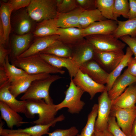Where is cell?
I'll list each match as a JSON object with an SVG mask.
<instances>
[{
  "instance_id": "1",
  "label": "cell",
  "mask_w": 136,
  "mask_h": 136,
  "mask_svg": "<svg viewBox=\"0 0 136 136\" xmlns=\"http://www.w3.org/2000/svg\"><path fill=\"white\" fill-rule=\"evenodd\" d=\"M11 63L22 69L28 74L43 73H59L63 74L65 71L55 68L45 61L39 54L26 57L11 60Z\"/></svg>"
},
{
  "instance_id": "2",
  "label": "cell",
  "mask_w": 136,
  "mask_h": 136,
  "mask_svg": "<svg viewBox=\"0 0 136 136\" xmlns=\"http://www.w3.org/2000/svg\"><path fill=\"white\" fill-rule=\"evenodd\" d=\"M26 112L24 114L28 118H32L37 114L38 119L31 123L37 125H45L52 122L56 118L58 112L55 105L46 103L42 99H31L26 100Z\"/></svg>"
},
{
  "instance_id": "3",
  "label": "cell",
  "mask_w": 136,
  "mask_h": 136,
  "mask_svg": "<svg viewBox=\"0 0 136 136\" xmlns=\"http://www.w3.org/2000/svg\"><path fill=\"white\" fill-rule=\"evenodd\" d=\"M62 78L57 75H51L46 78L34 81L20 99L21 100L44 99L47 104H54L49 95V90L51 84Z\"/></svg>"
},
{
  "instance_id": "4",
  "label": "cell",
  "mask_w": 136,
  "mask_h": 136,
  "mask_svg": "<svg viewBox=\"0 0 136 136\" xmlns=\"http://www.w3.org/2000/svg\"><path fill=\"white\" fill-rule=\"evenodd\" d=\"M26 9L35 22L55 18L58 14L56 0H31Z\"/></svg>"
},
{
  "instance_id": "5",
  "label": "cell",
  "mask_w": 136,
  "mask_h": 136,
  "mask_svg": "<svg viewBox=\"0 0 136 136\" xmlns=\"http://www.w3.org/2000/svg\"><path fill=\"white\" fill-rule=\"evenodd\" d=\"M84 92L80 87L76 86L71 79L69 86L65 91V97L60 103L55 105L57 111L66 108L67 111L72 114H79L84 106L85 102L81 100Z\"/></svg>"
},
{
  "instance_id": "6",
  "label": "cell",
  "mask_w": 136,
  "mask_h": 136,
  "mask_svg": "<svg viewBox=\"0 0 136 136\" xmlns=\"http://www.w3.org/2000/svg\"><path fill=\"white\" fill-rule=\"evenodd\" d=\"M85 39L90 43L95 50L100 51L123 50L126 44L112 34L88 36Z\"/></svg>"
},
{
  "instance_id": "7",
  "label": "cell",
  "mask_w": 136,
  "mask_h": 136,
  "mask_svg": "<svg viewBox=\"0 0 136 136\" xmlns=\"http://www.w3.org/2000/svg\"><path fill=\"white\" fill-rule=\"evenodd\" d=\"M110 114L115 117L122 131L127 135L131 136L132 126L136 117V106L122 108L112 105Z\"/></svg>"
},
{
  "instance_id": "8",
  "label": "cell",
  "mask_w": 136,
  "mask_h": 136,
  "mask_svg": "<svg viewBox=\"0 0 136 136\" xmlns=\"http://www.w3.org/2000/svg\"><path fill=\"white\" fill-rule=\"evenodd\" d=\"M97 115L94 130L103 132L107 129L108 122L112 106L106 89L99 96L98 99Z\"/></svg>"
},
{
  "instance_id": "9",
  "label": "cell",
  "mask_w": 136,
  "mask_h": 136,
  "mask_svg": "<svg viewBox=\"0 0 136 136\" xmlns=\"http://www.w3.org/2000/svg\"><path fill=\"white\" fill-rule=\"evenodd\" d=\"M125 54L123 51H100L95 50L93 59L109 73L120 63Z\"/></svg>"
},
{
  "instance_id": "10",
  "label": "cell",
  "mask_w": 136,
  "mask_h": 136,
  "mask_svg": "<svg viewBox=\"0 0 136 136\" xmlns=\"http://www.w3.org/2000/svg\"><path fill=\"white\" fill-rule=\"evenodd\" d=\"M71 48V58L79 68L84 63L93 59L95 49L92 45L85 39Z\"/></svg>"
},
{
  "instance_id": "11",
  "label": "cell",
  "mask_w": 136,
  "mask_h": 136,
  "mask_svg": "<svg viewBox=\"0 0 136 136\" xmlns=\"http://www.w3.org/2000/svg\"><path fill=\"white\" fill-rule=\"evenodd\" d=\"M72 79L76 86L81 88L84 92L89 93L91 99H93L96 93H102L106 89L104 85L97 83L80 70L75 76Z\"/></svg>"
},
{
  "instance_id": "12",
  "label": "cell",
  "mask_w": 136,
  "mask_h": 136,
  "mask_svg": "<svg viewBox=\"0 0 136 136\" xmlns=\"http://www.w3.org/2000/svg\"><path fill=\"white\" fill-rule=\"evenodd\" d=\"M65 118L64 115L62 114L56 117L52 122L49 124L45 125L36 124L34 126L24 129H17L3 128L1 124L0 128V135L5 136L10 133L20 132L27 134L31 136H42L45 134H47L50 127H54L57 122L63 120Z\"/></svg>"
},
{
  "instance_id": "13",
  "label": "cell",
  "mask_w": 136,
  "mask_h": 136,
  "mask_svg": "<svg viewBox=\"0 0 136 136\" xmlns=\"http://www.w3.org/2000/svg\"><path fill=\"white\" fill-rule=\"evenodd\" d=\"M46 62L52 66L59 69L63 67L67 70L71 79L74 78L79 70L71 58L59 57L42 53L39 54Z\"/></svg>"
},
{
  "instance_id": "14",
  "label": "cell",
  "mask_w": 136,
  "mask_h": 136,
  "mask_svg": "<svg viewBox=\"0 0 136 136\" xmlns=\"http://www.w3.org/2000/svg\"><path fill=\"white\" fill-rule=\"evenodd\" d=\"M79 69L97 83L103 85L107 84L109 73L104 70L93 59L84 63L79 67Z\"/></svg>"
},
{
  "instance_id": "15",
  "label": "cell",
  "mask_w": 136,
  "mask_h": 136,
  "mask_svg": "<svg viewBox=\"0 0 136 136\" xmlns=\"http://www.w3.org/2000/svg\"><path fill=\"white\" fill-rule=\"evenodd\" d=\"M47 73L28 74L11 82L9 90L15 97L25 93L34 81L46 78L51 75Z\"/></svg>"
},
{
  "instance_id": "16",
  "label": "cell",
  "mask_w": 136,
  "mask_h": 136,
  "mask_svg": "<svg viewBox=\"0 0 136 136\" xmlns=\"http://www.w3.org/2000/svg\"><path fill=\"white\" fill-rule=\"evenodd\" d=\"M118 25L117 21L106 19L95 22L82 29L83 36L97 35L112 34Z\"/></svg>"
},
{
  "instance_id": "17",
  "label": "cell",
  "mask_w": 136,
  "mask_h": 136,
  "mask_svg": "<svg viewBox=\"0 0 136 136\" xmlns=\"http://www.w3.org/2000/svg\"><path fill=\"white\" fill-rule=\"evenodd\" d=\"M10 83L9 81L0 86V101L4 102L18 113L25 114L27 101L19 100L16 99L9 90Z\"/></svg>"
},
{
  "instance_id": "18",
  "label": "cell",
  "mask_w": 136,
  "mask_h": 136,
  "mask_svg": "<svg viewBox=\"0 0 136 136\" xmlns=\"http://www.w3.org/2000/svg\"><path fill=\"white\" fill-rule=\"evenodd\" d=\"M136 83V77L129 74L127 69L115 80L111 89L108 91V96L112 101L119 96L126 88Z\"/></svg>"
},
{
  "instance_id": "19",
  "label": "cell",
  "mask_w": 136,
  "mask_h": 136,
  "mask_svg": "<svg viewBox=\"0 0 136 136\" xmlns=\"http://www.w3.org/2000/svg\"><path fill=\"white\" fill-rule=\"evenodd\" d=\"M33 36L32 33L24 35H15L12 37L10 45L11 60L15 59L29 47Z\"/></svg>"
},
{
  "instance_id": "20",
  "label": "cell",
  "mask_w": 136,
  "mask_h": 136,
  "mask_svg": "<svg viewBox=\"0 0 136 136\" xmlns=\"http://www.w3.org/2000/svg\"><path fill=\"white\" fill-rule=\"evenodd\" d=\"M58 35L39 37L31 44L28 49L17 59L23 58L39 54L58 41Z\"/></svg>"
},
{
  "instance_id": "21",
  "label": "cell",
  "mask_w": 136,
  "mask_h": 136,
  "mask_svg": "<svg viewBox=\"0 0 136 136\" xmlns=\"http://www.w3.org/2000/svg\"><path fill=\"white\" fill-rule=\"evenodd\" d=\"M13 23L16 35H24L31 33L35 22L30 17L26 9L20 11L14 16Z\"/></svg>"
},
{
  "instance_id": "22",
  "label": "cell",
  "mask_w": 136,
  "mask_h": 136,
  "mask_svg": "<svg viewBox=\"0 0 136 136\" xmlns=\"http://www.w3.org/2000/svg\"><path fill=\"white\" fill-rule=\"evenodd\" d=\"M82 30L81 28L74 27L58 28V40L71 47L85 39L83 36Z\"/></svg>"
},
{
  "instance_id": "23",
  "label": "cell",
  "mask_w": 136,
  "mask_h": 136,
  "mask_svg": "<svg viewBox=\"0 0 136 136\" xmlns=\"http://www.w3.org/2000/svg\"><path fill=\"white\" fill-rule=\"evenodd\" d=\"M84 10L79 7L70 12L58 13L56 19L58 28L76 27L81 28L79 24L80 14Z\"/></svg>"
},
{
  "instance_id": "24",
  "label": "cell",
  "mask_w": 136,
  "mask_h": 136,
  "mask_svg": "<svg viewBox=\"0 0 136 136\" xmlns=\"http://www.w3.org/2000/svg\"><path fill=\"white\" fill-rule=\"evenodd\" d=\"M112 105L122 108H131L136 106V83L131 84L115 99L112 101Z\"/></svg>"
},
{
  "instance_id": "25",
  "label": "cell",
  "mask_w": 136,
  "mask_h": 136,
  "mask_svg": "<svg viewBox=\"0 0 136 136\" xmlns=\"http://www.w3.org/2000/svg\"><path fill=\"white\" fill-rule=\"evenodd\" d=\"M0 110L1 117L11 129H12L14 126L19 127L26 123L23 121V118L18 113L1 101H0Z\"/></svg>"
},
{
  "instance_id": "26",
  "label": "cell",
  "mask_w": 136,
  "mask_h": 136,
  "mask_svg": "<svg viewBox=\"0 0 136 136\" xmlns=\"http://www.w3.org/2000/svg\"><path fill=\"white\" fill-rule=\"evenodd\" d=\"M12 12L8 2L1 3L0 8V23L4 31L5 47L8 42L11 30V15Z\"/></svg>"
},
{
  "instance_id": "27",
  "label": "cell",
  "mask_w": 136,
  "mask_h": 136,
  "mask_svg": "<svg viewBox=\"0 0 136 136\" xmlns=\"http://www.w3.org/2000/svg\"><path fill=\"white\" fill-rule=\"evenodd\" d=\"M58 28L56 18L47 19L39 22L32 34L39 38L57 35Z\"/></svg>"
},
{
  "instance_id": "28",
  "label": "cell",
  "mask_w": 136,
  "mask_h": 136,
  "mask_svg": "<svg viewBox=\"0 0 136 136\" xmlns=\"http://www.w3.org/2000/svg\"><path fill=\"white\" fill-rule=\"evenodd\" d=\"M117 22V27L112 34L114 37L118 39L125 36L136 37V18L125 21L118 20Z\"/></svg>"
},
{
  "instance_id": "29",
  "label": "cell",
  "mask_w": 136,
  "mask_h": 136,
  "mask_svg": "<svg viewBox=\"0 0 136 136\" xmlns=\"http://www.w3.org/2000/svg\"><path fill=\"white\" fill-rule=\"evenodd\" d=\"M133 55L131 50L128 47H127L126 53L120 63L113 71L109 73L106 86L108 92L111 89L114 82L120 75L123 70L127 66L128 62Z\"/></svg>"
},
{
  "instance_id": "30",
  "label": "cell",
  "mask_w": 136,
  "mask_h": 136,
  "mask_svg": "<svg viewBox=\"0 0 136 136\" xmlns=\"http://www.w3.org/2000/svg\"><path fill=\"white\" fill-rule=\"evenodd\" d=\"M97 9L83 10L79 18V24L81 28H85L97 21L106 20Z\"/></svg>"
},
{
  "instance_id": "31",
  "label": "cell",
  "mask_w": 136,
  "mask_h": 136,
  "mask_svg": "<svg viewBox=\"0 0 136 136\" xmlns=\"http://www.w3.org/2000/svg\"><path fill=\"white\" fill-rule=\"evenodd\" d=\"M72 53L71 47L58 41L40 53L52 54L60 57L71 58Z\"/></svg>"
},
{
  "instance_id": "32",
  "label": "cell",
  "mask_w": 136,
  "mask_h": 136,
  "mask_svg": "<svg viewBox=\"0 0 136 136\" xmlns=\"http://www.w3.org/2000/svg\"><path fill=\"white\" fill-rule=\"evenodd\" d=\"M98 105L94 104L88 114L86 123L81 134L77 136H92L94 133L96 120L97 115Z\"/></svg>"
},
{
  "instance_id": "33",
  "label": "cell",
  "mask_w": 136,
  "mask_h": 136,
  "mask_svg": "<svg viewBox=\"0 0 136 136\" xmlns=\"http://www.w3.org/2000/svg\"><path fill=\"white\" fill-rule=\"evenodd\" d=\"M3 67L6 72L11 82L28 75L23 70L10 63L8 55L6 58Z\"/></svg>"
},
{
  "instance_id": "34",
  "label": "cell",
  "mask_w": 136,
  "mask_h": 136,
  "mask_svg": "<svg viewBox=\"0 0 136 136\" xmlns=\"http://www.w3.org/2000/svg\"><path fill=\"white\" fill-rule=\"evenodd\" d=\"M114 0H95L96 6L102 15L107 19L113 20Z\"/></svg>"
},
{
  "instance_id": "35",
  "label": "cell",
  "mask_w": 136,
  "mask_h": 136,
  "mask_svg": "<svg viewBox=\"0 0 136 136\" xmlns=\"http://www.w3.org/2000/svg\"><path fill=\"white\" fill-rule=\"evenodd\" d=\"M129 10L128 0H114L113 10L114 20L117 21V18L121 15L128 19Z\"/></svg>"
},
{
  "instance_id": "36",
  "label": "cell",
  "mask_w": 136,
  "mask_h": 136,
  "mask_svg": "<svg viewBox=\"0 0 136 136\" xmlns=\"http://www.w3.org/2000/svg\"><path fill=\"white\" fill-rule=\"evenodd\" d=\"M58 13H63L72 11L77 8L76 0H56Z\"/></svg>"
},
{
  "instance_id": "37",
  "label": "cell",
  "mask_w": 136,
  "mask_h": 136,
  "mask_svg": "<svg viewBox=\"0 0 136 136\" xmlns=\"http://www.w3.org/2000/svg\"><path fill=\"white\" fill-rule=\"evenodd\" d=\"M107 130L113 136H128L126 135L118 125L115 117L110 114Z\"/></svg>"
},
{
  "instance_id": "38",
  "label": "cell",
  "mask_w": 136,
  "mask_h": 136,
  "mask_svg": "<svg viewBox=\"0 0 136 136\" xmlns=\"http://www.w3.org/2000/svg\"><path fill=\"white\" fill-rule=\"evenodd\" d=\"M79 130L74 126L66 129H57L52 132L48 133V136H76Z\"/></svg>"
},
{
  "instance_id": "39",
  "label": "cell",
  "mask_w": 136,
  "mask_h": 136,
  "mask_svg": "<svg viewBox=\"0 0 136 136\" xmlns=\"http://www.w3.org/2000/svg\"><path fill=\"white\" fill-rule=\"evenodd\" d=\"M31 0H11L8 2L12 11L27 7Z\"/></svg>"
},
{
  "instance_id": "40",
  "label": "cell",
  "mask_w": 136,
  "mask_h": 136,
  "mask_svg": "<svg viewBox=\"0 0 136 136\" xmlns=\"http://www.w3.org/2000/svg\"><path fill=\"white\" fill-rule=\"evenodd\" d=\"M119 39L128 46L132 52L134 57L136 58V37L132 38L129 36H125L121 37Z\"/></svg>"
},
{
  "instance_id": "41",
  "label": "cell",
  "mask_w": 136,
  "mask_h": 136,
  "mask_svg": "<svg viewBox=\"0 0 136 136\" xmlns=\"http://www.w3.org/2000/svg\"><path fill=\"white\" fill-rule=\"evenodd\" d=\"M78 7L84 10L97 9L95 0H76Z\"/></svg>"
},
{
  "instance_id": "42",
  "label": "cell",
  "mask_w": 136,
  "mask_h": 136,
  "mask_svg": "<svg viewBox=\"0 0 136 136\" xmlns=\"http://www.w3.org/2000/svg\"><path fill=\"white\" fill-rule=\"evenodd\" d=\"M127 69L128 72L136 77V58L132 57L128 63Z\"/></svg>"
},
{
  "instance_id": "43",
  "label": "cell",
  "mask_w": 136,
  "mask_h": 136,
  "mask_svg": "<svg viewBox=\"0 0 136 136\" xmlns=\"http://www.w3.org/2000/svg\"><path fill=\"white\" fill-rule=\"evenodd\" d=\"M10 53V49H6L3 45H0V67H3L6 57Z\"/></svg>"
},
{
  "instance_id": "44",
  "label": "cell",
  "mask_w": 136,
  "mask_h": 136,
  "mask_svg": "<svg viewBox=\"0 0 136 136\" xmlns=\"http://www.w3.org/2000/svg\"><path fill=\"white\" fill-rule=\"evenodd\" d=\"M129 10L128 19L136 18V0H129Z\"/></svg>"
},
{
  "instance_id": "45",
  "label": "cell",
  "mask_w": 136,
  "mask_h": 136,
  "mask_svg": "<svg viewBox=\"0 0 136 136\" xmlns=\"http://www.w3.org/2000/svg\"><path fill=\"white\" fill-rule=\"evenodd\" d=\"M9 81L7 74L3 67H0V86Z\"/></svg>"
},
{
  "instance_id": "46",
  "label": "cell",
  "mask_w": 136,
  "mask_h": 136,
  "mask_svg": "<svg viewBox=\"0 0 136 136\" xmlns=\"http://www.w3.org/2000/svg\"><path fill=\"white\" fill-rule=\"evenodd\" d=\"M5 136H31L26 133L20 132H15L8 134Z\"/></svg>"
},
{
  "instance_id": "47",
  "label": "cell",
  "mask_w": 136,
  "mask_h": 136,
  "mask_svg": "<svg viewBox=\"0 0 136 136\" xmlns=\"http://www.w3.org/2000/svg\"><path fill=\"white\" fill-rule=\"evenodd\" d=\"M131 136H136V117L132 126Z\"/></svg>"
},
{
  "instance_id": "48",
  "label": "cell",
  "mask_w": 136,
  "mask_h": 136,
  "mask_svg": "<svg viewBox=\"0 0 136 136\" xmlns=\"http://www.w3.org/2000/svg\"><path fill=\"white\" fill-rule=\"evenodd\" d=\"M94 133L95 136H104V132L103 131L94 130Z\"/></svg>"
},
{
  "instance_id": "49",
  "label": "cell",
  "mask_w": 136,
  "mask_h": 136,
  "mask_svg": "<svg viewBox=\"0 0 136 136\" xmlns=\"http://www.w3.org/2000/svg\"><path fill=\"white\" fill-rule=\"evenodd\" d=\"M103 132L104 136H113L112 134L107 129L104 130Z\"/></svg>"
},
{
  "instance_id": "50",
  "label": "cell",
  "mask_w": 136,
  "mask_h": 136,
  "mask_svg": "<svg viewBox=\"0 0 136 136\" xmlns=\"http://www.w3.org/2000/svg\"><path fill=\"white\" fill-rule=\"evenodd\" d=\"M92 136H95L94 133H93Z\"/></svg>"
},
{
  "instance_id": "51",
  "label": "cell",
  "mask_w": 136,
  "mask_h": 136,
  "mask_svg": "<svg viewBox=\"0 0 136 136\" xmlns=\"http://www.w3.org/2000/svg\"></svg>"
}]
</instances>
